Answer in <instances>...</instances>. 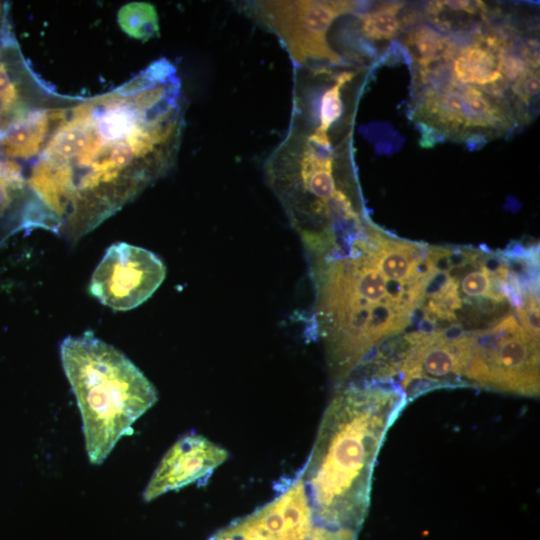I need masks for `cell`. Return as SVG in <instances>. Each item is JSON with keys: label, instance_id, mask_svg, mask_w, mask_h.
<instances>
[{"label": "cell", "instance_id": "1", "mask_svg": "<svg viewBox=\"0 0 540 540\" xmlns=\"http://www.w3.org/2000/svg\"><path fill=\"white\" fill-rule=\"evenodd\" d=\"M180 80L167 59L117 91L49 109L29 186L42 227L78 238L173 165L183 125Z\"/></svg>", "mask_w": 540, "mask_h": 540}, {"label": "cell", "instance_id": "2", "mask_svg": "<svg viewBox=\"0 0 540 540\" xmlns=\"http://www.w3.org/2000/svg\"><path fill=\"white\" fill-rule=\"evenodd\" d=\"M427 250L367 218L326 250L307 256L314 285L308 326L323 345L336 387L410 325L426 280Z\"/></svg>", "mask_w": 540, "mask_h": 540}, {"label": "cell", "instance_id": "3", "mask_svg": "<svg viewBox=\"0 0 540 540\" xmlns=\"http://www.w3.org/2000/svg\"><path fill=\"white\" fill-rule=\"evenodd\" d=\"M336 388L301 476L314 524L358 532L377 455L408 401L387 382L350 380Z\"/></svg>", "mask_w": 540, "mask_h": 540}, {"label": "cell", "instance_id": "4", "mask_svg": "<svg viewBox=\"0 0 540 540\" xmlns=\"http://www.w3.org/2000/svg\"><path fill=\"white\" fill-rule=\"evenodd\" d=\"M427 275L408 328L458 337L539 306L538 245L428 246Z\"/></svg>", "mask_w": 540, "mask_h": 540}, {"label": "cell", "instance_id": "5", "mask_svg": "<svg viewBox=\"0 0 540 540\" xmlns=\"http://www.w3.org/2000/svg\"><path fill=\"white\" fill-rule=\"evenodd\" d=\"M60 356L81 414L88 458L99 465L157 402V391L126 355L91 331L66 337Z\"/></svg>", "mask_w": 540, "mask_h": 540}, {"label": "cell", "instance_id": "6", "mask_svg": "<svg viewBox=\"0 0 540 540\" xmlns=\"http://www.w3.org/2000/svg\"><path fill=\"white\" fill-rule=\"evenodd\" d=\"M539 335L517 314L463 336L464 386L536 397L539 395Z\"/></svg>", "mask_w": 540, "mask_h": 540}, {"label": "cell", "instance_id": "7", "mask_svg": "<svg viewBox=\"0 0 540 540\" xmlns=\"http://www.w3.org/2000/svg\"><path fill=\"white\" fill-rule=\"evenodd\" d=\"M413 117L426 131L455 140L488 139L511 130L513 117L482 90L454 80L428 87Z\"/></svg>", "mask_w": 540, "mask_h": 540}, {"label": "cell", "instance_id": "8", "mask_svg": "<svg viewBox=\"0 0 540 540\" xmlns=\"http://www.w3.org/2000/svg\"><path fill=\"white\" fill-rule=\"evenodd\" d=\"M357 6L354 1H260L253 4V12L281 39L296 64L336 65L342 60L330 48L327 32L336 18Z\"/></svg>", "mask_w": 540, "mask_h": 540}, {"label": "cell", "instance_id": "9", "mask_svg": "<svg viewBox=\"0 0 540 540\" xmlns=\"http://www.w3.org/2000/svg\"><path fill=\"white\" fill-rule=\"evenodd\" d=\"M165 275V265L156 254L118 242L107 249L94 270L89 291L103 305L127 311L150 298Z\"/></svg>", "mask_w": 540, "mask_h": 540}, {"label": "cell", "instance_id": "10", "mask_svg": "<svg viewBox=\"0 0 540 540\" xmlns=\"http://www.w3.org/2000/svg\"><path fill=\"white\" fill-rule=\"evenodd\" d=\"M313 525L300 473L274 500L225 528L246 540H306Z\"/></svg>", "mask_w": 540, "mask_h": 540}, {"label": "cell", "instance_id": "11", "mask_svg": "<svg viewBox=\"0 0 540 540\" xmlns=\"http://www.w3.org/2000/svg\"><path fill=\"white\" fill-rule=\"evenodd\" d=\"M228 458V451L208 438L196 433L183 435L160 460L143 498L150 502L169 491L203 479Z\"/></svg>", "mask_w": 540, "mask_h": 540}, {"label": "cell", "instance_id": "12", "mask_svg": "<svg viewBox=\"0 0 540 540\" xmlns=\"http://www.w3.org/2000/svg\"><path fill=\"white\" fill-rule=\"evenodd\" d=\"M503 44L497 36L479 35L473 44L456 53L452 62L454 81L488 87L503 80L498 59Z\"/></svg>", "mask_w": 540, "mask_h": 540}, {"label": "cell", "instance_id": "13", "mask_svg": "<svg viewBox=\"0 0 540 540\" xmlns=\"http://www.w3.org/2000/svg\"><path fill=\"white\" fill-rule=\"evenodd\" d=\"M49 126L48 109L18 115L5 128L0 146L7 156L30 157L44 142Z\"/></svg>", "mask_w": 540, "mask_h": 540}, {"label": "cell", "instance_id": "14", "mask_svg": "<svg viewBox=\"0 0 540 540\" xmlns=\"http://www.w3.org/2000/svg\"><path fill=\"white\" fill-rule=\"evenodd\" d=\"M403 43L420 70L443 67L457 53L450 38L426 24L409 29Z\"/></svg>", "mask_w": 540, "mask_h": 540}, {"label": "cell", "instance_id": "15", "mask_svg": "<svg viewBox=\"0 0 540 540\" xmlns=\"http://www.w3.org/2000/svg\"><path fill=\"white\" fill-rule=\"evenodd\" d=\"M404 2H386L360 14V32L371 41H389L395 38L405 23L399 16Z\"/></svg>", "mask_w": 540, "mask_h": 540}, {"label": "cell", "instance_id": "16", "mask_svg": "<svg viewBox=\"0 0 540 540\" xmlns=\"http://www.w3.org/2000/svg\"><path fill=\"white\" fill-rule=\"evenodd\" d=\"M118 24L130 37L146 42L159 35V20L155 6L146 2H131L120 8Z\"/></svg>", "mask_w": 540, "mask_h": 540}, {"label": "cell", "instance_id": "17", "mask_svg": "<svg viewBox=\"0 0 540 540\" xmlns=\"http://www.w3.org/2000/svg\"><path fill=\"white\" fill-rule=\"evenodd\" d=\"M353 72L343 71L335 77V81L322 95L320 100V125L315 129L321 134H328L330 127L341 117L343 102L341 91L344 85L352 80Z\"/></svg>", "mask_w": 540, "mask_h": 540}, {"label": "cell", "instance_id": "18", "mask_svg": "<svg viewBox=\"0 0 540 540\" xmlns=\"http://www.w3.org/2000/svg\"><path fill=\"white\" fill-rule=\"evenodd\" d=\"M540 88L539 69L528 68L511 85L513 97L520 104L528 105L533 98L538 96Z\"/></svg>", "mask_w": 540, "mask_h": 540}, {"label": "cell", "instance_id": "19", "mask_svg": "<svg viewBox=\"0 0 540 540\" xmlns=\"http://www.w3.org/2000/svg\"><path fill=\"white\" fill-rule=\"evenodd\" d=\"M18 91L12 83L5 65L0 62V114L13 112Z\"/></svg>", "mask_w": 540, "mask_h": 540}, {"label": "cell", "instance_id": "20", "mask_svg": "<svg viewBox=\"0 0 540 540\" xmlns=\"http://www.w3.org/2000/svg\"><path fill=\"white\" fill-rule=\"evenodd\" d=\"M357 534L351 529H332L314 524L308 540H357Z\"/></svg>", "mask_w": 540, "mask_h": 540}, {"label": "cell", "instance_id": "21", "mask_svg": "<svg viewBox=\"0 0 540 540\" xmlns=\"http://www.w3.org/2000/svg\"><path fill=\"white\" fill-rule=\"evenodd\" d=\"M20 189L2 175H0V216L10 207L12 203V190Z\"/></svg>", "mask_w": 540, "mask_h": 540}, {"label": "cell", "instance_id": "22", "mask_svg": "<svg viewBox=\"0 0 540 540\" xmlns=\"http://www.w3.org/2000/svg\"><path fill=\"white\" fill-rule=\"evenodd\" d=\"M209 540H246L229 532L226 528L220 529Z\"/></svg>", "mask_w": 540, "mask_h": 540}]
</instances>
